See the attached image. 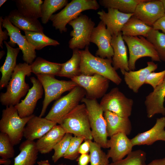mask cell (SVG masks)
I'll return each instance as SVG.
<instances>
[{
	"label": "cell",
	"mask_w": 165,
	"mask_h": 165,
	"mask_svg": "<svg viewBox=\"0 0 165 165\" xmlns=\"http://www.w3.org/2000/svg\"><path fill=\"white\" fill-rule=\"evenodd\" d=\"M31 73L30 64L24 62L16 65L6 86V91L0 94V102L2 105L15 106L20 102V99L30 89L25 78L30 76Z\"/></svg>",
	"instance_id": "cell-1"
},
{
	"label": "cell",
	"mask_w": 165,
	"mask_h": 165,
	"mask_svg": "<svg viewBox=\"0 0 165 165\" xmlns=\"http://www.w3.org/2000/svg\"><path fill=\"white\" fill-rule=\"evenodd\" d=\"M81 55V75L91 76L97 74L105 77L117 85L122 79L112 66V59L103 58L92 54L86 46L84 50H79Z\"/></svg>",
	"instance_id": "cell-2"
},
{
	"label": "cell",
	"mask_w": 165,
	"mask_h": 165,
	"mask_svg": "<svg viewBox=\"0 0 165 165\" xmlns=\"http://www.w3.org/2000/svg\"><path fill=\"white\" fill-rule=\"evenodd\" d=\"M66 133L92 140L88 113L84 103L79 104L67 114L60 124Z\"/></svg>",
	"instance_id": "cell-3"
},
{
	"label": "cell",
	"mask_w": 165,
	"mask_h": 165,
	"mask_svg": "<svg viewBox=\"0 0 165 165\" xmlns=\"http://www.w3.org/2000/svg\"><path fill=\"white\" fill-rule=\"evenodd\" d=\"M99 7L96 0H72L60 12L53 14L50 20L53 27L61 33L67 31V24L79 17L82 12L90 9L96 10Z\"/></svg>",
	"instance_id": "cell-4"
},
{
	"label": "cell",
	"mask_w": 165,
	"mask_h": 165,
	"mask_svg": "<svg viewBox=\"0 0 165 165\" xmlns=\"http://www.w3.org/2000/svg\"><path fill=\"white\" fill-rule=\"evenodd\" d=\"M34 114L22 118L14 106H6L2 111L0 120L1 132L7 134L14 146L19 144L24 137L25 127Z\"/></svg>",
	"instance_id": "cell-5"
},
{
	"label": "cell",
	"mask_w": 165,
	"mask_h": 165,
	"mask_svg": "<svg viewBox=\"0 0 165 165\" xmlns=\"http://www.w3.org/2000/svg\"><path fill=\"white\" fill-rule=\"evenodd\" d=\"M81 102L87 110L92 137L94 141L102 148H107L108 141L106 124L104 111L97 99L83 98Z\"/></svg>",
	"instance_id": "cell-6"
},
{
	"label": "cell",
	"mask_w": 165,
	"mask_h": 165,
	"mask_svg": "<svg viewBox=\"0 0 165 165\" xmlns=\"http://www.w3.org/2000/svg\"><path fill=\"white\" fill-rule=\"evenodd\" d=\"M85 90L79 86L55 101L45 117L60 125L64 117L77 105L86 96Z\"/></svg>",
	"instance_id": "cell-7"
},
{
	"label": "cell",
	"mask_w": 165,
	"mask_h": 165,
	"mask_svg": "<svg viewBox=\"0 0 165 165\" xmlns=\"http://www.w3.org/2000/svg\"><path fill=\"white\" fill-rule=\"evenodd\" d=\"M36 76L42 84L45 93L42 108L39 116L40 117L44 115L48 105L52 101L58 99L64 93L70 91L78 86L71 80H59L54 76L38 75Z\"/></svg>",
	"instance_id": "cell-8"
},
{
	"label": "cell",
	"mask_w": 165,
	"mask_h": 165,
	"mask_svg": "<svg viewBox=\"0 0 165 165\" xmlns=\"http://www.w3.org/2000/svg\"><path fill=\"white\" fill-rule=\"evenodd\" d=\"M123 38L129 50L130 71L135 70L136 61L143 57H150L153 61H161L154 47L145 37L141 36L133 37L123 35Z\"/></svg>",
	"instance_id": "cell-9"
},
{
	"label": "cell",
	"mask_w": 165,
	"mask_h": 165,
	"mask_svg": "<svg viewBox=\"0 0 165 165\" xmlns=\"http://www.w3.org/2000/svg\"><path fill=\"white\" fill-rule=\"evenodd\" d=\"M73 28L70 35L72 37L69 42V47L73 50L82 49L88 46L95 23L86 15L81 14L68 24Z\"/></svg>",
	"instance_id": "cell-10"
},
{
	"label": "cell",
	"mask_w": 165,
	"mask_h": 165,
	"mask_svg": "<svg viewBox=\"0 0 165 165\" xmlns=\"http://www.w3.org/2000/svg\"><path fill=\"white\" fill-rule=\"evenodd\" d=\"M134 101L127 97L119 89H112L102 98L100 103L104 112L109 111L119 116L129 118L131 114Z\"/></svg>",
	"instance_id": "cell-11"
},
{
	"label": "cell",
	"mask_w": 165,
	"mask_h": 165,
	"mask_svg": "<svg viewBox=\"0 0 165 165\" xmlns=\"http://www.w3.org/2000/svg\"><path fill=\"white\" fill-rule=\"evenodd\" d=\"M71 80L85 90L86 97L90 99L102 98L109 86V80L97 74L91 76L80 75Z\"/></svg>",
	"instance_id": "cell-12"
},
{
	"label": "cell",
	"mask_w": 165,
	"mask_h": 165,
	"mask_svg": "<svg viewBox=\"0 0 165 165\" xmlns=\"http://www.w3.org/2000/svg\"><path fill=\"white\" fill-rule=\"evenodd\" d=\"M2 27L6 28L10 37L8 42L11 47L16 44L23 53V59L25 62L31 64L36 57L35 50L30 44L25 35H23L20 29L10 22L7 16L2 20Z\"/></svg>",
	"instance_id": "cell-13"
},
{
	"label": "cell",
	"mask_w": 165,
	"mask_h": 165,
	"mask_svg": "<svg viewBox=\"0 0 165 165\" xmlns=\"http://www.w3.org/2000/svg\"><path fill=\"white\" fill-rule=\"evenodd\" d=\"M112 36L101 21L94 27L91 33L90 42L95 44L98 48L96 55L111 59L114 52L111 45Z\"/></svg>",
	"instance_id": "cell-14"
},
{
	"label": "cell",
	"mask_w": 165,
	"mask_h": 165,
	"mask_svg": "<svg viewBox=\"0 0 165 165\" xmlns=\"http://www.w3.org/2000/svg\"><path fill=\"white\" fill-rule=\"evenodd\" d=\"M134 16L147 25L152 27L158 20L165 16V12L160 0H148L137 6Z\"/></svg>",
	"instance_id": "cell-15"
},
{
	"label": "cell",
	"mask_w": 165,
	"mask_h": 165,
	"mask_svg": "<svg viewBox=\"0 0 165 165\" xmlns=\"http://www.w3.org/2000/svg\"><path fill=\"white\" fill-rule=\"evenodd\" d=\"M30 80L32 84V87L24 99L15 106L19 116L22 118L33 114L37 101L42 97L43 93V86L38 79L31 77Z\"/></svg>",
	"instance_id": "cell-16"
},
{
	"label": "cell",
	"mask_w": 165,
	"mask_h": 165,
	"mask_svg": "<svg viewBox=\"0 0 165 165\" xmlns=\"http://www.w3.org/2000/svg\"><path fill=\"white\" fill-rule=\"evenodd\" d=\"M107 146L110 149L107 154L112 162L123 159L132 151L134 146L131 139L123 133H119L110 137L108 140Z\"/></svg>",
	"instance_id": "cell-17"
},
{
	"label": "cell",
	"mask_w": 165,
	"mask_h": 165,
	"mask_svg": "<svg viewBox=\"0 0 165 165\" xmlns=\"http://www.w3.org/2000/svg\"><path fill=\"white\" fill-rule=\"evenodd\" d=\"M108 11L106 13L102 10L97 13L112 36H117L121 32L124 24L134 13H123L113 8H108Z\"/></svg>",
	"instance_id": "cell-18"
},
{
	"label": "cell",
	"mask_w": 165,
	"mask_h": 165,
	"mask_svg": "<svg viewBox=\"0 0 165 165\" xmlns=\"http://www.w3.org/2000/svg\"><path fill=\"white\" fill-rule=\"evenodd\" d=\"M165 117L156 119L154 126L148 130L139 133L130 139L133 146L151 145L158 141H165Z\"/></svg>",
	"instance_id": "cell-19"
},
{
	"label": "cell",
	"mask_w": 165,
	"mask_h": 165,
	"mask_svg": "<svg viewBox=\"0 0 165 165\" xmlns=\"http://www.w3.org/2000/svg\"><path fill=\"white\" fill-rule=\"evenodd\" d=\"M57 123L51 120L34 115L27 122L24 129V137L27 140L39 139Z\"/></svg>",
	"instance_id": "cell-20"
},
{
	"label": "cell",
	"mask_w": 165,
	"mask_h": 165,
	"mask_svg": "<svg viewBox=\"0 0 165 165\" xmlns=\"http://www.w3.org/2000/svg\"><path fill=\"white\" fill-rule=\"evenodd\" d=\"M165 78L162 83L145 97L144 103L148 118H151L156 114L165 116Z\"/></svg>",
	"instance_id": "cell-21"
},
{
	"label": "cell",
	"mask_w": 165,
	"mask_h": 165,
	"mask_svg": "<svg viewBox=\"0 0 165 165\" xmlns=\"http://www.w3.org/2000/svg\"><path fill=\"white\" fill-rule=\"evenodd\" d=\"M112 36L111 45L114 52L112 58L113 67L116 71L120 69L123 75L126 72L130 71L127 47L121 32L117 36Z\"/></svg>",
	"instance_id": "cell-22"
},
{
	"label": "cell",
	"mask_w": 165,
	"mask_h": 165,
	"mask_svg": "<svg viewBox=\"0 0 165 165\" xmlns=\"http://www.w3.org/2000/svg\"><path fill=\"white\" fill-rule=\"evenodd\" d=\"M147 67L138 70L126 72L123 75L126 84L134 93H138L140 88L145 84L148 75L157 68V64L153 61L147 62Z\"/></svg>",
	"instance_id": "cell-23"
},
{
	"label": "cell",
	"mask_w": 165,
	"mask_h": 165,
	"mask_svg": "<svg viewBox=\"0 0 165 165\" xmlns=\"http://www.w3.org/2000/svg\"><path fill=\"white\" fill-rule=\"evenodd\" d=\"M103 116L105 120L108 137L110 138L119 133L127 135L130 134L132 125L129 118L120 117L109 111L104 112Z\"/></svg>",
	"instance_id": "cell-24"
},
{
	"label": "cell",
	"mask_w": 165,
	"mask_h": 165,
	"mask_svg": "<svg viewBox=\"0 0 165 165\" xmlns=\"http://www.w3.org/2000/svg\"><path fill=\"white\" fill-rule=\"evenodd\" d=\"M65 133L60 125H56L35 142L37 148L42 154L51 152L54 146L63 138Z\"/></svg>",
	"instance_id": "cell-25"
},
{
	"label": "cell",
	"mask_w": 165,
	"mask_h": 165,
	"mask_svg": "<svg viewBox=\"0 0 165 165\" xmlns=\"http://www.w3.org/2000/svg\"><path fill=\"white\" fill-rule=\"evenodd\" d=\"M7 50V55L5 62L0 68L2 77L0 81V89L6 87L16 65L17 57L20 52L19 48H14L8 42L4 41Z\"/></svg>",
	"instance_id": "cell-26"
},
{
	"label": "cell",
	"mask_w": 165,
	"mask_h": 165,
	"mask_svg": "<svg viewBox=\"0 0 165 165\" xmlns=\"http://www.w3.org/2000/svg\"><path fill=\"white\" fill-rule=\"evenodd\" d=\"M7 16L12 24L20 30L44 33L43 28L38 19L25 17L17 9L11 11Z\"/></svg>",
	"instance_id": "cell-27"
},
{
	"label": "cell",
	"mask_w": 165,
	"mask_h": 165,
	"mask_svg": "<svg viewBox=\"0 0 165 165\" xmlns=\"http://www.w3.org/2000/svg\"><path fill=\"white\" fill-rule=\"evenodd\" d=\"M19 154L14 159L13 165H34L39 152L34 141L26 140L20 145Z\"/></svg>",
	"instance_id": "cell-28"
},
{
	"label": "cell",
	"mask_w": 165,
	"mask_h": 165,
	"mask_svg": "<svg viewBox=\"0 0 165 165\" xmlns=\"http://www.w3.org/2000/svg\"><path fill=\"white\" fill-rule=\"evenodd\" d=\"M152 27L149 26L134 15L124 24L121 29L123 35L142 36L146 37Z\"/></svg>",
	"instance_id": "cell-29"
},
{
	"label": "cell",
	"mask_w": 165,
	"mask_h": 165,
	"mask_svg": "<svg viewBox=\"0 0 165 165\" xmlns=\"http://www.w3.org/2000/svg\"><path fill=\"white\" fill-rule=\"evenodd\" d=\"M32 73L36 75L57 76L61 69L62 64L52 62L38 57L30 65Z\"/></svg>",
	"instance_id": "cell-30"
},
{
	"label": "cell",
	"mask_w": 165,
	"mask_h": 165,
	"mask_svg": "<svg viewBox=\"0 0 165 165\" xmlns=\"http://www.w3.org/2000/svg\"><path fill=\"white\" fill-rule=\"evenodd\" d=\"M18 12L23 16L38 19L41 17L42 0H16L14 1Z\"/></svg>",
	"instance_id": "cell-31"
},
{
	"label": "cell",
	"mask_w": 165,
	"mask_h": 165,
	"mask_svg": "<svg viewBox=\"0 0 165 165\" xmlns=\"http://www.w3.org/2000/svg\"><path fill=\"white\" fill-rule=\"evenodd\" d=\"M81 60L79 50L78 49L73 50L72 57L65 63H62L61 69L57 76L71 79L80 75Z\"/></svg>",
	"instance_id": "cell-32"
},
{
	"label": "cell",
	"mask_w": 165,
	"mask_h": 165,
	"mask_svg": "<svg viewBox=\"0 0 165 165\" xmlns=\"http://www.w3.org/2000/svg\"><path fill=\"white\" fill-rule=\"evenodd\" d=\"M148 0H100L99 2L105 8H113L125 13H134L137 6Z\"/></svg>",
	"instance_id": "cell-33"
},
{
	"label": "cell",
	"mask_w": 165,
	"mask_h": 165,
	"mask_svg": "<svg viewBox=\"0 0 165 165\" xmlns=\"http://www.w3.org/2000/svg\"><path fill=\"white\" fill-rule=\"evenodd\" d=\"M24 31L28 41L35 50H39L46 46H56L60 44L57 41L49 37L44 33L28 31Z\"/></svg>",
	"instance_id": "cell-34"
},
{
	"label": "cell",
	"mask_w": 165,
	"mask_h": 165,
	"mask_svg": "<svg viewBox=\"0 0 165 165\" xmlns=\"http://www.w3.org/2000/svg\"><path fill=\"white\" fill-rule=\"evenodd\" d=\"M67 0H45L41 6L42 23L46 24L53 14L65 6Z\"/></svg>",
	"instance_id": "cell-35"
},
{
	"label": "cell",
	"mask_w": 165,
	"mask_h": 165,
	"mask_svg": "<svg viewBox=\"0 0 165 165\" xmlns=\"http://www.w3.org/2000/svg\"><path fill=\"white\" fill-rule=\"evenodd\" d=\"M145 38L153 45L161 61H165V34L152 28Z\"/></svg>",
	"instance_id": "cell-36"
},
{
	"label": "cell",
	"mask_w": 165,
	"mask_h": 165,
	"mask_svg": "<svg viewBox=\"0 0 165 165\" xmlns=\"http://www.w3.org/2000/svg\"><path fill=\"white\" fill-rule=\"evenodd\" d=\"M90 165H108L109 158L101 147L95 142L90 140Z\"/></svg>",
	"instance_id": "cell-37"
},
{
	"label": "cell",
	"mask_w": 165,
	"mask_h": 165,
	"mask_svg": "<svg viewBox=\"0 0 165 165\" xmlns=\"http://www.w3.org/2000/svg\"><path fill=\"white\" fill-rule=\"evenodd\" d=\"M146 154L141 149L132 151L127 156L120 160L109 163L108 165H145Z\"/></svg>",
	"instance_id": "cell-38"
},
{
	"label": "cell",
	"mask_w": 165,
	"mask_h": 165,
	"mask_svg": "<svg viewBox=\"0 0 165 165\" xmlns=\"http://www.w3.org/2000/svg\"><path fill=\"white\" fill-rule=\"evenodd\" d=\"M72 135L70 133H65L62 139L54 147V153L52 156V160L54 163L63 157L69 146L73 137Z\"/></svg>",
	"instance_id": "cell-39"
},
{
	"label": "cell",
	"mask_w": 165,
	"mask_h": 165,
	"mask_svg": "<svg viewBox=\"0 0 165 165\" xmlns=\"http://www.w3.org/2000/svg\"><path fill=\"white\" fill-rule=\"evenodd\" d=\"M14 145L8 136L6 134L0 133V156L3 159H9L14 156Z\"/></svg>",
	"instance_id": "cell-40"
},
{
	"label": "cell",
	"mask_w": 165,
	"mask_h": 165,
	"mask_svg": "<svg viewBox=\"0 0 165 165\" xmlns=\"http://www.w3.org/2000/svg\"><path fill=\"white\" fill-rule=\"evenodd\" d=\"M83 138L75 136L73 137L71 140L69 146L63 157L70 160H74L78 156L79 147L84 141Z\"/></svg>",
	"instance_id": "cell-41"
},
{
	"label": "cell",
	"mask_w": 165,
	"mask_h": 165,
	"mask_svg": "<svg viewBox=\"0 0 165 165\" xmlns=\"http://www.w3.org/2000/svg\"><path fill=\"white\" fill-rule=\"evenodd\" d=\"M165 78V69L160 72H152L147 76L145 84L150 85L154 89L163 82Z\"/></svg>",
	"instance_id": "cell-42"
},
{
	"label": "cell",
	"mask_w": 165,
	"mask_h": 165,
	"mask_svg": "<svg viewBox=\"0 0 165 165\" xmlns=\"http://www.w3.org/2000/svg\"><path fill=\"white\" fill-rule=\"evenodd\" d=\"M155 30H160L165 34V16L157 21L152 26Z\"/></svg>",
	"instance_id": "cell-43"
},
{
	"label": "cell",
	"mask_w": 165,
	"mask_h": 165,
	"mask_svg": "<svg viewBox=\"0 0 165 165\" xmlns=\"http://www.w3.org/2000/svg\"><path fill=\"white\" fill-rule=\"evenodd\" d=\"M90 140H84V142L81 145L79 150V154L88 153L90 152Z\"/></svg>",
	"instance_id": "cell-44"
},
{
	"label": "cell",
	"mask_w": 165,
	"mask_h": 165,
	"mask_svg": "<svg viewBox=\"0 0 165 165\" xmlns=\"http://www.w3.org/2000/svg\"><path fill=\"white\" fill-rule=\"evenodd\" d=\"M3 19L2 16L0 17V46L2 49L3 48V41L7 40L9 36L8 32L6 30L3 31L2 28V22Z\"/></svg>",
	"instance_id": "cell-45"
},
{
	"label": "cell",
	"mask_w": 165,
	"mask_h": 165,
	"mask_svg": "<svg viewBox=\"0 0 165 165\" xmlns=\"http://www.w3.org/2000/svg\"><path fill=\"white\" fill-rule=\"evenodd\" d=\"M78 165H88L90 162V156L88 153L81 154L77 159Z\"/></svg>",
	"instance_id": "cell-46"
},
{
	"label": "cell",
	"mask_w": 165,
	"mask_h": 165,
	"mask_svg": "<svg viewBox=\"0 0 165 165\" xmlns=\"http://www.w3.org/2000/svg\"><path fill=\"white\" fill-rule=\"evenodd\" d=\"M145 165H165V157L154 160L149 163Z\"/></svg>",
	"instance_id": "cell-47"
},
{
	"label": "cell",
	"mask_w": 165,
	"mask_h": 165,
	"mask_svg": "<svg viewBox=\"0 0 165 165\" xmlns=\"http://www.w3.org/2000/svg\"><path fill=\"white\" fill-rule=\"evenodd\" d=\"M38 165H51L48 160H41L37 162ZM58 165H66L63 164H60Z\"/></svg>",
	"instance_id": "cell-48"
},
{
	"label": "cell",
	"mask_w": 165,
	"mask_h": 165,
	"mask_svg": "<svg viewBox=\"0 0 165 165\" xmlns=\"http://www.w3.org/2000/svg\"><path fill=\"white\" fill-rule=\"evenodd\" d=\"M11 163L9 159H1L0 160V164H3L4 165H9Z\"/></svg>",
	"instance_id": "cell-49"
},
{
	"label": "cell",
	"mask_w": 165,
	"mask_h": 165,
	"mask_svg": "<svg viewBox=\"0 0 165 165\" xmlns=\"http://www.w3.org/2000/svg\"><path fill=\"white\" fill-rule=\"evenodd\" d=\"M5 54V52L4 51L2 50L0 51V59H1V58H2L3 56Z\"/></svg>",
	"instance_id": "cell-50"
},
{
	"label": "cell",
	"mask_w": 165,
	"mask_h": 165,
	"mask_svg": "<svg viewBox=\"0 0 165 165\" xmlns=\"http://www.w3.org/2000/svg\"><path fill=\"white\" fill-rule=\"evenodd\" d=\"M7 0H0V7H1Z\"/></svg>",
	"instance_id": "cell-51"
},
{
	"label": "cell",
	"mask_w": 165,
	"mask_h": 165,
	"mask_svg": "<svg viewBox=\"0 0 165 165\" xmlns=\"http://www.w3.org/2000/svg\"><path fill=\"white\" fill-rule=\"evenodd\" d=\"M162 2L165 12V0H160Z\"/></svg>",
	"instance_id": "cell-52"
}]
</instances>
